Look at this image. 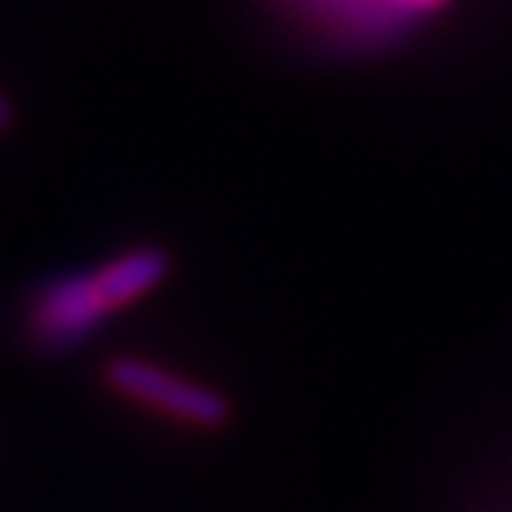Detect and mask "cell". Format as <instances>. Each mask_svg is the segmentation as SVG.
Wrapping results in <instances>:
<instances>
[{
    "instance_id": "cell-2",
    "label": "cell",
    "mask_w": 512,
    "mask_h": 512,
    "mask_svg": "<svg viewBox=\"0 0 512 512\" xmlns=\"http://www.w3.org/2000/svg\"><path fill=\"white\" fill-rule=\"evenodd\" d=\"M100 377L114 395L132 406L153 409L175 424L196 427V431H221L232 424V399L203 381H192L175 370L160 367L146 356H111L100 367Z\"/></svg>"
},
{
    "instance_id": "cell-1",
    "label": "cell",
    "mask_w": 512,
    "mask_h": 512,
    "mask_svg": "<svg viewBox=\"0 0 512 512\" xmlns=\"http://www.w3.org/2000/svg\"><path fill=\"white\" fill-rule=\"evenodd\" d=\"M171 267L164 246H132L93 271L57 274L25 303V338L50 356L79 349L104 320L153 296L171 278Z\"/></svg>"
},
{
    "instance_id": "cell-4",
    "label": "cell",
    "mask_w": 512,
    "mask_h": 512,
    "mask_svg": "<svg viewBox=\"0 0 512 512\" xmlns=\"http://www.w3.org/2000/svg\"><path fill=\"white\" fill-rule=\"evenodd\" d=\"M11 121H15V107H11L8 96H0V132H8Z\"/></svg>"
},
{
    "instance_id": "cell-3",
    "label": "cell",
    "mask_w": 512,
    "mask_h": 512,
    "mask_svg": "<svg viewBox=\"0 0 512 512\" xmlns=\"http://www.w3.org/2000/svg\"><path fill=\"white\" fill-rule=\"evenodd\" d=\"M399 8H406V11H416V15H427V11H438V8H445L448 0H395Z\"/></svg>"
}]
</instances>
